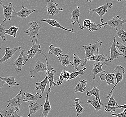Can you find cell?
<instances>
[{
  "label": "cell",
  "mask_w": 126,
  "mask_h": 117,
  "mask_svg": "<svg viewBox=\"0 0 126 117\" xmlns=\"http://www.w3.org/2000/svg\"><path fill=\"white\" fill-rule=\"evenodd\" d=\"M102 42L101 40H98L97 41L95 42L93 45L89 44L88 45L86 44L83 46V49H84L85 52V54L84 57V61L81 66L82 67L85 66L87 64L86 61L87 58L90 57V56L99 54V50L102 46Z\"/></svg>",
  "instance_id": "obj_1"
},
{
  "label": "cell",
  "mask_w": 126,
  "mask_h": 117,
  "mask_svg": "<svg viewBox=\"0 0 126 117\" xmlns=\"http://www.w3.org/2000/svg\"><path fill=\"white\" fill-rule=\"evenodd\" d=\"M40 54H42L45 57L46 64H44L41 61H40L39 60H37V61L35 64L34 69L29 71V74L32 78H35L39 72L45 71L47 69L48 62V58L47 57V54L46 53V52L45 51H41Z\"/></svg>",
  "instance_id": "obj_2"
},
{
  "label": "cell",
  "mask_w": 126,
  "mask_h": 117,
  "mask_svg": "<svg viewBox=\"0 0 126 117\" xmlns=\"http://www.w3.org/2000/svg\"><path fill=\"white\" fill-rule=\"evenodd\" d=\"M40 23V22H37L35 21L31 22L29 23V28H27L24 31L25 33L28 34V35L30 37L32 41L33 44L34 43L33 41L34 39H36L35 36L38 37L39 31L42 27V26H40L39 25Z\"/></svg>",
  "instance_id": "obj_3"
},
{
  "label": "cell",
  "mask_w": 126,
  "mask_h": 117,
  "mask_svg": "<svg viewBox=\"0 0 126 117\" xmlns=\"http://www.w3.org/2000/svg\"><path fill=\"white\" fill-rule=\"evenodd\" d=\"M125 23H126V18L122 20L119 16L117 15L106 21V23L101 24V25L104 28H106V26L109 25L116 28V30L118 31L122 28L123 24Z\"/></svg>",
  "instance_id": "obj_4"
},
{
  "label": "cell",
  "mask_w": 126,
  "mask_h": 117,
  "mask_svg": "<svg viewBox=\"0 0 126 117\" xmlns=\"http://www.w3.org/2000/svg\"><path fill=\"white\" fill-rule=\"evenodd\" d=\"M24 93L23 92V90L21 89L19 93L15 96L13 98L7 101L9 104H11L12 107L15 108L18 112H20L21 104L24 102Z\"/></svg>",
  "instance_id": "obj_5"
},
{
  "label": "cell",
  "mask_w": 126,
  "mask_h": 117,
  "mask_svg": "<svg viewBox=\"0 0 126 117\" xmlns=\"http://www.w3.org/2000/svg\"><path fill=\"white\" fill-rule=\"evenodd\" d=\"M113 73L115 75V78H116V82H115V85H114V87L111 90L110 92L107 95V96L106 97V98H108V97H110V95L111 94V93L113 92V90L115 88V87H116V86L118 85L119 82L123 81V78H124V74L125 73V69L123 67H122L121 65H118V66H116L115 68L113 70Z\"/></svg>",
  "instance_id": "obj_6"
},
{
  "label": "cell",
  "mask_w": 126,
  "mask_h": 117,
  "mask_svg": "<svg viewBox=\"0 0 126 117\" xmlns=\"http://www.w3.org/2000/svg\"><path fill=\"white\" fill-rule=\"evenodd\" d=\"M113 3H107L104 5H101V6L97 8L96 9H89L88 11H93L95 13L98 14L100 19H101V23H103V15L107 12L108 9H111L113 6Z\"/></svg>",
  "instance_id": "obj_7"
},
{
  "label": "cell",
  "mask_w": 126,
  "mask_h": 117,
  "mask_svg": "<svg viewBox=\"0 0 126 117\" xmlns=\"http://www.w3.org/2000/svg\"><path fill=\"white\" fill-rule=\"evenodd\" d=\"M47 2V5H46V8L47 10L48 15H50L51 16L58 14L59 12L63 11V9L62 8H58V5L57 3L53 2L52 0H46Z\"/></svg>",
  "instance_id": "obj_8"
},
{
  "label": "cell",
  "mask_w": 126,
  "mask_h": 117,
  "mask_svg": "<svg viewBox=\"0 0 126 117\" xmlns=\"http://www.w3.org/2000/svg\"><path fill=\"white\" fill-rule=\"evenodd\" d=\"M0 5L2 6L4 11V19L2 23H3L5 21L10 20L11 19L12 17V14L13 10H15V8L14 7L11 3H9L7 5H4L2 4V0H0Z\"/></svg>",
  "instance_id": "obj_9"
},
{
  "label": "cell",
  "mask_w": 126,
  "mask_h": 117,
  "mask_svg": "<svg viewBox=\"0 0 126 117\" xmlns=\"http://www.w3.org/2000/svg\"><path fill=\"white\" fill-rule=\"evenodd\" d=\"M22 9L18 12H16L15 10H13L12 14V16L13 17H19L22 20H24L27 19L29 15L36 11L35 10L28 9L25 7H24L23 5L22 6Z\"/></svg>",
  "instance_id": "obj_10"
},
{
  "label": "cell",
  "mask_w": 126,
  "mask_h": 117,
  "mask_svg": "<svg viewBox=\"0 0 126 117\" xmlns=\"http://www.w3.org/2000/svg\"><path fill=\"white\" fill-rule=\"evenodd\" d=\"M41 50L40 49V45L38 44L33 43V45L31 48L27 52V53L25 54L26 56L27 57V58H26L25 61L23 64V66H24L26 63L28 61L29 59L32 58L35 56L36 54H40Z\"/></svg>",
  "instance_id": "obj_11"
},
{
  "label": "cell",
  "mask_w": 126,
  "mask_h": 117,
  "mask_svg": "<svg viewBox=\"0 0 126 117\" xmlns=\"http://www.w3.org/2000/svg\"><path fill=\"white\" fill-rule=\"evenodd\" d=\"M18 111L14 110L11 104H9L4 109H2L0 113L3 117H23L18 115Z\"/></svg>",
  "instance_id": "obj_12"
},
{
  "label": "cell",
  "mask_w": 126,
  "mask_h": 117,
  "mask_svg": "<svg viewBox=\"0 0 126 117\" xmlns=\"http://www.w3.org/2000/svg\"><path fill=\"white\" fill-rule=\"evenodd\" d=\"M25 51L24 50H22L20 52V55L18 56V58L14 61L13 64L17 67L16 68L14 69L17 73L21 71L23 66V61H25V54L24 53Z\"/></svg>",
  "instance_id": "obj_13"
},
{
  "label": "cell",
  "mask_w": 126,
  "mask_h": 117,
  "mask_svg": "<svg viewBox=\"0 0 126 117\" xmlns=\"http://www.w3.org/2000/svg\"><path fill=\"white\" fill-rule=\"evenodd\" d=\"M54 69V68L52 67L51 65L49 64H48L47 69L46 71V77H45V78H44V79L41 81V82H36L35 83V85L37 87H36L35 88V90H40L42 93H44V92H45V89H46V87L47 86V84H48V78H47L48 69Z\"/></svg>",
  "instance_id": "obj_14"
},
{
  "label": "cell",
  "mask_w": 126,
  "mask_h": 117,
  "mask_svg": "<svg viewBox=\"0 0 126 117\" xmlns=\"http://www.w3.org/2000/svg\"><path fill=\"white\" fill-rule=\"evenodd\" d=\"M95 61L96 62H105L106 61H107L108 62L111 63L110 60V57L108 55H103L99 54L97 55H95L93 56H90L87 59L86 62L87 63L88 61Z\"/></svg>",
  "instance_id": "obj_15"
},
{
  "label": "cell",
  "mask_w": 126,
  "mask_h": 117,
  "mask_svg": "<svg viewBox=\"0 0 126 117\" xmlns=\"http://www.w3.org/2000/svg\"><path fill=\"white\" fill-rule=\"evenodd\" d=\"M21 48V46H18L17 47L12 49L10 48V47H7L5 49V54L3 57L2 58L0 59V64H2L5 61H7L8 60L11 58L15 53V52L18 50L20 49Z\"/></svg>",
  "instance_id": "obj_16"
},
{
  "label": "cell",
  "mask_w": 126,
  "mask_h": 117,
  "mask_svg": "<svg viewBox=\"0 0 126 117\" xmlns=\"http://www.w3.org/2000/svg\"><path fill=\"white\" fill-rule=\"evenodd\" d=\"M99 78L101 81H106V83L108 85L115 84V75L113 73L111 74H106V73L101 74Z\"/></svg>",
  "instance_id": "obj_17"
},
{
  "label": "cell",
  "mask_w": 126,
  "mask_h": 117,
  "mask_svg": "<svg viewBox=\"0 0 126 117\" xmlns=\"http://www.w3.org/2000/svg\"><path fill=\"white\" fill-rule=\"evenodd\" d=\"M41 21L43 22L47 23L48 24L50 25L51 26L54 27V28H58L62 29L66 31H69L71 32L72 33H74L75 32L73 30V28L72 29H67V28H65L62 26H61L59 23V21L58 22L56 20L54 19H45V20H41Z\"/></svg>",
  "instance_id": "obj_18"
},
{
  "label": "cell",
  "mask_w": 126,
  "mask_h": 117,
  "mask_svg": "<svg viewBox=\"0 0 126 117\" xmlns=\"http://www.w3.org/2000/svg\"><path fill=\"white\" fill-rule=\"evenodd\" d=\"M116 36L114 37L113 42L111 46H110V60L111 62L113 61V60L119 58V56H123L122 54L119 53L117 51L115 46V41H116Z\"/></svg>",
  "instance_id": "obj_19"
},
{
  "label": "cell",
  "mask_w": 126,
  "mask_h": 117,
  "mask_svg": "<svg viewBox=\"0 0 126 117\" xmlns=\"http://www.w3.org/2000/svg\"><path fill=\"white\" fill-rule=\"evenodd\" d=\"M49 92H50L48 89L47 91V93H46V97H45L46 101L45 102V104L43 105V111L42 113L43 117H47V116L49 112L51 110H52L51 107L49 99L48 98V95H49Z\"/></svg>",
  "instance_id": "obj_20"
},
{
  "label": "cell",
  "mask_w": 126,
  "mask_h": 117,
  "mask_svg": "<svg viewBox=\"0 0 126 117\" xmlns=\"http://www.w3.org/2000/svg\"><path fill=\"white\" fill-rule=\"evenodd\" d=\"M24 97L23 101L24 102H29L30 101L35 102L38 99L42 98V96L41 94L37 92L35 95H33L29 93V92H27L24 93Z\"/></svg>",
  "instance_id": "obj_21"
},
{
  "label": "cell",
  "mask_w": 126,
  "mask_h": 117,
  "mask_svg": "<svg viewBox=\"0 0 126 117\" xmlns=\"http://www.w3.org/2000/svg\"><path fill=\"white\" fill-rule=\"evenodd\" d=\"M103 65H107V64L105 62H102V64H101V62H95V63L93 64V69H92L91 71L94 74V76L93 77V80L96 79V76L101 72H103L104 73H106V72L105 70H103L102 66Z\"/></svg>",
  "instance_id": "obj_22"
},
{
  "label": "cell",
  "mask_w": 126,
  "mask_h": 117,
  "mask_svg": "<svg viewBox=\"0 0 126 117\" xmlns=\"http://www.w3.org/2000/svg\"><path fill=\"white\" fill-rule=\"evenodd\" d=\"M80 11L79 9V6H78L73 9V11L71 12V23L72 25H74L76 23L78 24L79 28L81 27L80 24L79 22V16L80 15Z\"/></svg>",
  "instance_id": "obj_23"
},
{
  "label": "cell",
  "mask_w": 126,
  "mask_h": 117,
  "mask_svg": "<svg viewBox=\"0 0 126 117\" xmlns=\"http://www.w3.org/2000/svg\"><path fill=\"white\" fill-rule=\"evenodd\" d=\"M111 96L108 102L107 105L105 108V110L106 112H115V109L114 108L119 106L117 102L113 98V92L111 93Z\"/></svg>",
  "instance_id": "obj_24"
},
{
  "label": "cell",
  "mask_w": 126,
  "mask_h": 117,
  "mask_svg": "<svg viewBox=\"0 0 126 117\" xmlns=\"http://www.w3.org/2000/svg\"><path fill=\"white\" fill-rule=\"evenodd\" d=\"M56 73V71L54 69H48V75H47V78H48V83L49 84V92H51V88L52 86H54V87L56 86L57 84L54 82V79H55V74Z\"/></svg>",
  "instance_id": "obj_25"
},
{
  "label": "cell",
  "mask_w": 126,
  "mask_h": 117,
  "mask_svg": "<svg viewBox=\"0 0 126 117\" xmlns=\"http://www.w3.org/2000/svg\"><path fill=\"white\" fill-rule=\"evenodd\" d=\"M42 106V105L39 104L35 102H33L32 103H31L30 104L28 105L29 112L28 115V117H31V115L35 114L36 112L39 111L40 108Z\"/></svg>",
  "instance_id": "obj_26"
},
{
  "label": "cell",
  "mask_w": 126,
  "mask_h": 117,
  "mask_svg": "<svg viewBox=\"0 0 126 117\" xmlns=\"http://www.w3.org/2000/svg\"><path fill=\"white\" fill-rule=\"evenodd\" d=\"M101 91L98 89V87H96V86H94L93 88L90 91H87L86 93V95L88 97H90L91 96H94L96 97V99L98 100L99 103L101 104V100L100 98V94Z\"/></svg>",
  "instance_id": "obj_27"
},
{
  "label": "cell",
  "mask_w": 126,
  "mask_h": 117,
  "mask_svg": "<svg viewBox=\"0 0 126 117\" xmlns=\"http://www.w3.org/2000/svg\"><path fill=\"white\" fill-rule=\"evenodd\" d=\"M0 79L5 81V83H6L10 88L15 86H19V84L15 81V76L2 77L0 76Z\"/></svg>",
  "instance_id": "obj_28"
},
{
  "label": "cell",
  "mask_w": 126,
  "mask_h": 117,
  "mask_svg": "<svg viewBox=\"0 0 126 117\" xmlns=\"http://www.w3.org/2000/svg\"><path fill=\"white\" fill-rule=\"evenodd\" d=\"M58 58L60 63L64 67H66L70 66L71 64L73 66L72 62H71L68 55H64L63 54H61Z\"/></svg>",
  "instance_id": "obj_29"
},
{
  "label": "cell",
  "mask_w": 126,
  "mask_h": 117,
  "mask_svg": "<svg viewBox=\"0 0 126 117\" xmlns=\"http://www.w3.org/2000/svg\"><path fill=\"white\" fill-rule=\"evenodd\" d=\"M79 82L77 84L75 87V92L77 93L80 92L83 93L85 92L87 89V81L86 80H83V81H79Z\"/></svg>",
  "instance_id": "obj_30"
},
{
  "label": "cell",
  "mask_w": 126,
  "mask_h": 117,
  "mask_svg": "<svg viewBox=\"0 0 126 117\" xmlns=\"http://www.w3.org/2000/svg\"><path fill=\"white\" fill-rule=\"evenodd\" d=\"M48 52V54L54 55L58 58L61 54L63 53V51L62 50L60 47H55L53 46V45H51L49 46V51Z\"/></svg>",
  "instance_id": "obj_31"
},
{
  "label": "cell",
  "mask_w": 126,
  "mask_h": 117,
  "mask_svg": "<svg viewBox=\"0 0 126 117\" xmlns=\"http://www.w3.org/2000/svg\"><path fill=\"white\" fill-rule=\"evenodd\" d=\"M82 59L79 57V56L76 54H74L73 56V66L74 67L75 69L76 70H78L79 67L80 65L82 66V64L81 63Z\"/></svg>",
  "instance_id": "obj_32"
},
{
  "label": "cell",
  "mask_w": 126,
  "mask_h": 117,
  "mask_svg": "<svg viewBox=\"0 0 126 117\" xmlns=\"http://www.w3.org/2000/svg\"><path fill=\"white\" fill-rule=\"evenodd\" d=\"M87 103L88 104H91L95 109L96 112L101 110V106L103 105V104H100L98 102V101L96 100V98H94L92 101H91L90 100H88Z\"/></svg>",
  "instance_id": "obj_33"
},
{
  "label": "cell",
  "mask_w": 126,
  "mask_h": 117,
  "mask_svg": "<svg viewBox=\"0 0 126 117\" xmlns=\"http://www.w3.org/2000/svg\"><path fill=\"white\" fill-rule=\"evenodd\" d=\"M18 29L19 28L18 27H15V26H13L11 27L9 29H6L5 33L8 35L12 36L13 38H15Z\"/></svg>",
  "instance_id": "obj_34"
},
{
  "label": "cell",
  "mask_w": 126,
  "mask_h": 117,
  "mask_svg": "<svg viewBox=\"0 0 126 117\" xmlns=\"http://www.w3.org/2000/svg\"><path fill=\"white\" fill-rule=\"evenodd\" d=\"M79 98H75L74 104H73V106H74L76 108V111L77 114H82L84 111V109L82 105L79 104Z\"/></svg>",
  "instance_id": "obj_35"
},
{
  "label": "cell",
  "mask_w": 126,
  "mask_h": 117,
  "mask_svg": "<svg viewBox=\"0 0 126 117\" xmlns=\"http://www.w3.org/2000/svg\"><path fill=\"white\" fill-rule=\"evenodd\" d=\"M115 46L122 53L123 56L126 57V45L117 42L115 44Z\"/></svg>",
  "instance_id": "obj_36"
},
{
  "label": "cell",
  "mask_w": 126,
  "mask_h": 117,
  "mask_svg": "<svg viewBox=\"0 0 126 117\" xmlns=\"http://www.w3.org/2000/svg\"><path fill=\"white\" fill-rule=\"evenodd\" d=\"M117 36L124 42L126 41V32L124 31L123 28H122L119 30L117 31L116 33Z\"/></svg>",
  "instance_id": "obj_37"
},
{
  "label": "cell",
  "mask_w": 126,
  "mask_h": 117,
  "mask_svg": "<svg viewBox=\"0 0 126 117\" xmlns=\"http://www.w3.org/2000/svg\"><path fill=\"white\" fill-rule=\"evenodd\" d=\"M86 69H86V67H84L83 69H80L78 71L74 72L71 73L69 81L71 80H72V79L75 78L77 77L79 75H83V74H84V71L86 70Z\"/></svg>",
  "instance_id": "obj_38"
},
{
  "label": "cell",
  "mask_w": 126,
  "mask_h": 117,
  "mask_svg": "<svg viewBox=\"0 0 126 117\" xmlns=\"http://www.w3.org/2000/svg\"><path fill=\"white\" fill-rule=\"evenodd\" d=\"M103 27L101 24H97L95 23H91L90 27L88 28L89 30L91 32H93L94 31H97Z\"/></svg>",
  "instance_id": "obj_39"
},
{
  "label": "cell",
  "mask_w": 126,
  "mask_h": 117,
  "mask_svg": "<svg viewBox=\"0 0 126 117\" xmlns=\"http://www.w3.org/2000/svg\"><path fill=\"white\" fill-rule=\"evenodd\" d=\"M5 28L2 23L0 25V37L3 41H6L7 39L5 38Z\"/></svg>",
  "instance_id": "obj_40"
},
{
  "label": "cell",
  "mask_w": 126,
  "mask_h": 117,
  "mask_svg": "<svg viewBox=\"0 0 126 117\" xmlns=\"http://www.w3.org/2000/svg\"><path fill=\"white\" fill-rule=\"evenodd\" d=\"M92 22L89 19H86L83 21V25L81 26V29H83L84 28H88L91 25Z\"/></svg>",
  "instance_id": "obj_41"
},
{
  "label": "cell",
  "mask_w": 126,
  "mask_h": 117,
  "mask_svg": "<svg viewBox=\"0 0 126 117\" xmlns=\"http://www.w3.org/2000/svg\"><path fill=\"white\" fill-rule=\"evenodd\" d=\"M63 76L64 78V80H66V81H69L71 73L69 72L66 71L65 69L63 70Z\"/></svg>",
  "instance_id": "obj_42"
},
{
  "label": "cell",
  "mask_w": 126,
  "mask_h": 117,
  "mask_svg": "<svg viewBox=\"0 0 126 117\" xmlns=\"http://www.w3.org/2000/svg\"><path fill=\"white\" fill-rule=\"evenodd\" d=\"M111 115L117 117H126V115L123 111L119 114H111Z\"/></svg>",
  "instance_id": "obj_43"
},
{
  "label": "cell",
  "mask_w": 126,
  "mask_h": 117,
  "mask_svg": "<svg viewBox=\"0 0 126 117\" xmlns=\"http://www.w3.org/2000/svg\"><path fill=\"white\" fill-rule=\"evenodd\" d=\"M118 108H119V109H126V104H124V105H120V106H117V107H116L115 108H114V109H115L116 110V109H118Z\"/></svg>",
  "instance_id": "obj_44"
},
{
  "label": "cell",
  "mask_w": 126,
  "mask_h": 117,
  "mask_svg": "<svg viewBox=\"0 0 126 117\" xmlns=\"http://www.w3.org/2000/svg\"><path fill=\"white\" fill-rule=\"evenodd\" d=\"M5 81L1 80V79H0V88H1L4 86V85L5 84Z\"/></svg>",
  "instance_id": "obj_45"
},
{
  "label": "cell",
  "mask_w": 126,
  "mask_h": 117,
  "mask_svg": "<svg viewBox=\"0 0 126 117\" xmlns=\"http://www.w3.org/2000/svg\"><path fill=\"white\" fill-rule=\"evenodd\" d=\"M93 0H86V1L88 2L91 3Z\"/></svg>",
  "instance_id": "obj_46"
},
{
  "label": "cell",
  "mask_w": 126,
  "mask_h": 117,
  "mask_svg": "<svg viewBox=\"0 0 126 117\" xmlns=\"http://www.w3.org/2000/svg\"><path fill=\"white\" fill-rule=\"evenodd\" d=\"M123 112L124 113V114H125L126 115V109H124V111Z\"/></svg>",
  "instance_id": "obj_47"
},
{
  "label": "cell",
  "mask_w": 126,
  "mask_h": 117,
  "mask_svg": "<svg viewBox=\"0 0 126 117\" xmlns=\"http://www.w3.org/2000/svg\"><path fill=\"white\" fill-rule=\"evenodd\" d=\"M117 1H119V2H122V1H124V0H116Z\"/></svg>",
  "instance_id": "obj_48"
},
{
  "label": "cell",
  "mask_w": 126,
  "mask_h": 117,
  "mask_svg": "<svg viewBox=\"0 0 126 117\" xmlns=\"http://www.w3.org/2000/svg\"><path fill=\"white\" fill-rule=\"evenodd\" d=\"M76 115H77V117H79V115L78 114H77H77H76Z\"/></svg>",
  "instance_id": "obj_49"
},
{
  "label": "cell",
  "mask_w": 126,
  "mask_h": 117,
  "mask_svg": "<svg viewBox=\"0 0 126 117\" xmlns=\"http://www.w3.org/2000/svg\"><path fill=\"white\" fill-rule=\"evenodd\" d=\"M0 117H3L2 115H1V114H0Z\"/></svg>",
  "instance_id": "obj_50"
},
{
  "label": "cell",
  "mask_w": 126,
  "mask_h": 117,
  "mask_svg": "<svg viewBox=\"0 0 126 117\" xmlns=\"http://www.w3.org/2000/svg\"><path fill=\"white\" fill-rule=\"evenodd\" d=\"M1 49V47H0V49Z\"/></svg>",
  "instance_id": "obj_51"
},
{
  "label": "cell",
  "mask_w": 126,
  "mask_h": 117,
  "mask_svg": "<svg viewBox=\"0 0 126 117\" xmlns=\"http://www.w3.org/2000/svg\"></svg>",
  "instance_id": "obj_52"
},
{
  "label": "cell",
  "mask_w": 126,
  "mask_h": 117,
  "mask_svg": "<svg viewBox=\"0 0 126 117\" xmlns=\"http://www.w3.org/2000/svg\"></svg>",
  "instance_id": "obj_53"
}]
</instances>
